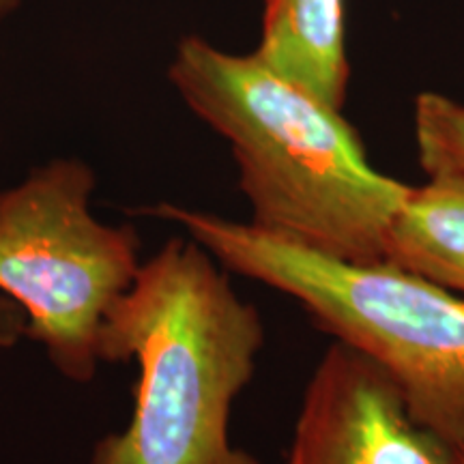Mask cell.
<instances>
[{
	"label": "cell",
	"mask_w": 464,
	"mask_h": 464,
	"mask_svg": "<svg viewBox=\"0 0 464 464\" xmlns=\"http://www.w3.org/2000/svg\"><path fill=\"white\" fill-rule=\"evenodd\" d=\"M95 188L86 161L54 158L0 189V293L24 310L28 338L73 382L95 379L108 316L144 263L133 226L92 213Z\"/></svg>",
	"instance_id": "obj_4"
},
{
	"label": "cell",
	"mask_w": 464,
	"mask_h": 464,
	"mask_svg": "<svg viewBox=\"0 0 464 464\" xmlns=\"http://www.w3.org/2000/svg\"><path fill=\"white\" fill-rule=\"evenodd\" d=\"M138 213L179 226L226 271L297 301L316 327L392 374L421 426L462 443L460 295L390 260H340L211 211L160 202Z\"/></svg>",
	"instance_id": "obj_3"
},
{
	"label": "cell",
	"mask_w": 464,
	"mask_h": 464,
	"mask_svg": "<svg viewBox=\"0 0 464 464\" xmlns=\"http://www.w3.org/2000/svg\"><path fill=\"white\" fill-rule=\"evenodd\" d=\"M458 450H460V464H464V440L460 445H458Z\"/></svg>",
	"instance_id": "obj_10"
},
{
	"label": "cell",
	"mask_w": 464,
	"mask_h": 464,
	"mask_svg": "<svg viewBox=\"0 0 464 464\" xmlns=\"http://www.w3.org/2000/svg\"><path fill=\"white\" fill-rule=\"evenodd\" d=\"M385 260L464 297V181L411 188L387 230Z\"/></svg>",
	"instance_id": "obj_7"
},
{
	"label": "cell",
	"mask_w": 464,
	"mask_h": 464,
	"mask_svg": "<svg viewBox=\"0 0 464 464\" xmlns=\"http://www.w3.org/2000/svg\"><path fill=\"white\" fill-rule=\"evenodd\" d=\"M420 164L428 177L464 181V103L439 92H421L413 112Z\"/></svg>",
	"instance_id": "obj_8"
},
{
	"label": "cell",
	"mask_w": 464,
	"mask_h": 464,
	"mask_svg": "<svg viewBox=\"0 0 464 464\" xmlns=\"http://www.w3.org/2000/svg\"><path fill=\"white\" fill-rule=\"evenodd\" d=\"M263 348V316L228 271L191 237L168 239L103 327L102 362H136L138 382L91 464H260L230 443V413Z\"/></svg>",
	"instance_id": "obj_2"
},
{
	"label": "cell",
	"mask_w": 464,
	"mask_h": 464,
	"mask_svg": "<svg viewBox=\"0 0 464 464\" xmlns=\"http://www.w3.org/2000/svg\"><path fill=\"white\" fill-rule=\"evenodd\" d=\"M286 464H460V450L411 415L385 368L334 342L305 385Z\"/></svg>",
	"instance_id": "obj_5"
},
{
	"label": "cell",
	"mask_w": 464,
	"mask_h": 464,
	"mask_svg": "<svg viewBox=\"0 0 464 464\" xmlns=\"http://www.w3.org/2000/svg\"><path fill=\"white\" fill-rule=\"evenodd\" d=\"M179 97L230 144L256 228L351 263L385 260L409 185L374 170L351 123L254 54L188 34L168 67Z\"/></svg>",
	"instance_id": "obj_1"
},
{
	"label": "cell",
	"mask_w": 464,
	"mask_h": 464,
	"mask_svg": "<svg viewBox=\"0 0 464 464\" xmlns=\"http://www.w3.org/2000/svg\"><path fill=\"white\" fill-rule=\"evenodd\" d=\"M22 0H0V24H3L7 17H11L20 7Z\"/></svg>",
	"instance_id": "obj_9"
},
{
	"label": "cell",
	"mask_w": 464,
	"mask_h": 464,
	"mask_svg": "<svg viewBox=\"0 0 464 464\" xmlns=\"http://www.w3.org/2000/svg\"><path fill=\"white\" fill-rule=\"evenodd\" d=\"M344 0H266L254 54L284 78L342 110L348 92Z\"/></svg>",
	"instance_id": "obj_6"
}]
</instances>
